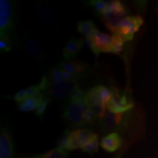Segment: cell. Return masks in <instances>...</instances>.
I'll use <instances>...</instances> for the list:
<instances>
[{"instance_id":"24","label":"cell","mask_w":158,"mask_h":158,"mask_svg":"<svg viewBox=\"0 0 158 158\" xmlns=\"http://www.w3.org/2000/svg\"><path fill=\"white\" fill-rule=\"evenodd\" d=\"M107 3L104 1H101V0H97V1H92L90 2L91 5L94 7V9L97 11L98 14L102 15L103 11L106 9V6H107Z\"/></svg>"},{"instance_id":"26","label":"cell","mask_w":158,"mask_h":158,"mask_svg":"<svg viewBox=\"0 0 158 158\" xmlns=\"http://www.w3.org/2000/svg\"><path fill=\"white\" fill-rule=\"evenodd\" d=\"M97 119H98V118L90 108L84 114L85 126L92 125L96 122Z\"/></svg>"},{"instance_id":"7","label":"cell","mask_w":158,"mask_h":158,"mask_svg":"<svg viewBox=\"0 0 158 158\" xmlns=\"http://www.w3.org/2000/svg\"><path fill=\"white\" fill-rule=\"evenodd\" d=\"M143 19L139 15L127 16L118 25L115 33L121 36L124 42H128L133 38L134 35L143 24Z\"/></svg>"},{"instance_id":"6","label":"cell","mask_w":158,"mask_h":158,"mask_svg":"<svg viewBox=\"0 0 158 158\" xmlns=\"http://www.w3.org/2000/svg\"><path fill=\"white\" fill-rule=\"evenodd\" d=\"M80 86L78 80H63L59 84L51 86L48 90L45 91V97H50L51 98L56 100L64 99L72 96Z\"/></svg>"},{"instance_id":"4","label":"cell","mask_w":158,"mask_h":158,"mask_svg":"<svg viewBox=\"0 0 158 158\" xmlns=\"http://www.w3.org/2000/svg\"><path fill=\"white\" fill-rule=\"evenodd\" d=\"M89 109L85 100L79 101H70L64 113V117L74 127L85 126L84 114Z\"/></svg>"},{"instance_id":"21","label":"cell","mask_w":158,"mask_h":158,"mask_svg":"<svg viewBox=\"0 0 158 158\" xmlns=\"http://www.w3.org/2000/svg\"><path fill=\"white\" fill-rule=\"evenodd\" d=\"M99 148V141H98V136L97 135L92 141H91L87 145L83 147L81 150L84 152H86L89 155H92L94 153H96L98 151Z\"/></svg>"},{"instance_id":"25","label":"cell","mask_w":158,"mask_h":158,"mask_svg":"<svg viewBox=\"0 0 158 158\" xmlns=\"http://www.w3.org/2000/svg\"><path fill=\"white\" fill-rule=\"evenodd\" d=\"M13 42L7 37H0V49L3 52H8L11 50Z\"/></svg>"},{"instance_id":"3","label":"cell","mask_w":158,"mask_h":158,"mask_svg":"<svg viewBox=\"0 0 158 158\" xmlns=\"http://www.w3.org/2000/svg\"><path fill=\"white\" fill-rule=\"evenodd\" d=\"M15 11L9 0L0 1V37H7L13 42Z\"/></svg>"},{"instance_id":"2","label":"cell","mask_w":158,"mask_h":158,"mask_svg":"<svg viewBox=\"0 0 158 158\" xmlns=\"http://www.w3.org/2000/svg\"><path fill=\"white\" fill-rule=\"evenodd\" d=\"M101 15L102 21L112 34L115 33L118 25L127 17V11L123 4L116 0L107 3V6Z\"/></svg>"},{"instance_id":"15","label":"cell","mask_w":158,"mask_h":158,"mask_svg":"<svg viewBox=\"0 0 158 158\" xmlns=\"http://www.w3.org/2000/svg\"><path fill=\"white\" fill-rule=\"evenodd\" d=\"M102 85H98L87 92L85 95L84 100L87 102L89 107L97 106V105H105L102 98Z\"/></svg>"},{"instance_id":"10","label":"cell","mask_w":158,"mask_h":158,"mask_svg":"<svg viewBox=\"0 0 158 158\" xmlns=\"http://www.w3.org/2000/svg\"><path fill=\"white\" fill-rule=\"evenodd\" d=\"M14 147L10 133L5 127L1 128L0 134V158H13Z\"/></svg>"},{"instance_id":"9","label":"cell","mask_w":158,"mask_h":158,"mask_svg":"<svg viewBox=\"0 0 158 158\" xmlns=\"http://www.w3.org/2000/svg\"><path fill=\"white\" fill-rule=\"evenodd\" d=\"M111 98L106 104V109L112 113L122 114L126 113L133 107V104L127 101L126 96L120 95V94L114 91H111Z\"/></svg>"},{"instance_id":"20","label":"cell","mask_w":158,"mask_h":158,"mask_svg":"<svg viewBox=\"0 0 158 158\" xmlns=\"http://www.w3.org/2000/svg\"><path fill=\"white\" fill-rule=\"evenodd\" d=\"M38 12L40 17L46 21H52L55 19V13L48 5L40 3L38 5Z\"/></svg>"},{"instance_id":"18","label":"cell","mask_w":158,"mask_h":158,"mask_svg":"<svg viewBox=\"0 0 158 158\" xmlns=\"http://www.w3.org/2000/svg\"><path fill=\"white\" fill-rule=\"evenodd\" d=\"M68 157V151L61 147H57L51 151L47 152L43 155H40L34 157H23V158H67Z\"/></svg>"},{"instance_id":"8","label":"cell","mask_w":158,"mask_h":158,"mask_svg":"<svg viewBox=\"0 0 158 158\" xmlns=\"http://www.w3.org/2000/svg\"><path fill=\"white\" fill-rule=\"evenodd\" d=\"M125 113L115 114L106 109L101 119L99 120L105 131H114L120 130L124 123Z\"/></svg>"},{"instance_id":"27","label":"cell","mask_w":158,"mask_h":158,"mask_svg":"<svg viewBox=\"0 0 158 158\" xmlns=\"http://www.w3.org/2000/svg\"><path fill=\"white\" fill-rule=\"evenodd\" d=\"M85 95H86L85 91L82 89L78 88L70 97V101H79V100H84Z\"/></svg>"},{"instance_id":"23","label":"cell","mask_w":158,"mask_h":158,"mask_svg":"<svg viewBox=\"0 0 158 158\" xmlns=\"http://www.w3.org/2000/svg\"><path fill=\"white\" fill-rule=\"evenodd\" d=\"M49 103V98L45 97V98L42 100V102L40 103L36 109H35V114L40 118H42L43 115H44L46 108L48 107V105Z\"/></svg>"},{"instance_id":"13","label":"cell","mask_w":158,"mask_h":158,"mask_svg":"<svg viewBox=\"0 0 158 158\" xmlns=\"http://www.w3.org/2000/svg\"><path fill=\"white\" fill-rule=\"evenodd\" d=\"M61 70L68 71L69 73L77 75H82L84 73L85 70L88 68L87 63L81 60H65L62 61L58 65Z\"/></svg>"},{"instance_id":"14","label":"cell","mask_w":158,"mask_h":158,"mask_svg":"<svg viewBox=\"0 0 158 158\" xmlns=\"http://www.w3.org/2000/svg\"><path fill=\"white\" fill-rule=\"evenodd\" d=\"M23 47L29 56L35 59H40L43 57L44 53L41 48L40 45L34 38H27L23 43Z\"/></svg>"},{"instance_id":"22","label":"cell","mask_w":158,"mask_h":158,"mask_svg":"<svg viewBox=\"0 0 158 158\" xmlns=\"http://www.w3.org/2000/svg\"><path fill=\"white\" fill-rule=\"evenodd\" d=\"M113 38V43H112V47H113V54H118L122 50L124 45V41L119 35L113 34L112 35Z\"/></svg>"},{"instance_id":"19","label":"cell","mask_w":158,"mask_h":158,"mask_svg":"<svg viewBox=\"0 0 158 158\" xmlns=\"http://www.w3.org/2000/svg\"><path fill=\"white\" fill-rule=\"evenodd\" d=\"M44 76L49 85V88L63 81L62 76H61V70L59 67L51 69L48 73L44 75Z\"/></svg>"},{"instance_id":"16","label":"cell","mask_w":158,"mask_h":158,"mask_svg":"<svg viewBox=\"0 0 158 158\" xmlns=\"http://www.w3.org/2000/svg\"><path fill=\"white\" fill-rule=\"evenodd\" d=\"M45 98H40L36 97H31V98H27L24 101L19 104V108L20 110L23 112L31 111L32 110H35L38 107V106L42 102V100Z\"/></svg>"},{"instance_id":"11","label":"cell","mask_w":158,"mask_h":158,"mask_svg":"<svg viewBox=\"0 0 158 158\" xmlns=\"http://www.w3.org/2000/svg\"><path fill=\"white\" fill-rule=\"evenodd\" d=\"M84 45V40L78 37H73L67 43L62 51V55L67 60H72L79 51L81 50Z\"/></svg>"},{"instance_id":"1","label":"cell","mask_w":158,"mask_h":158,"mask_svg":"<svg viewBox=\"0 0 158 158\" xmlns=\"http://www.w3.org/2000/svg\"><path fill=\"white\" fill-rule=\"evenodd\" d=\"M98 135L91 129L88 128H78L67 134L62 138L59 147L66 151L81 149L86 146L91 141Z\"/></svg>"},{"instance_id":"12","label":"cell","mask_w":158,"mask_h":158,"mask_svg":"<svg viewBox=\"0 0 158 158\" xmlns=\"http://www.w3.org/2000/svg\"><path fill=\"white\" fill-rule=\"evenodd\" d=\"M122 143L120 135L116 132H112L102 138L100 147L105 151L108 152H114L119 149Z\"/></svg>"},{"instance_id":"5","label":"cell","mask_w":158,"mask_h":158,"mask_svg":"<svg viewBox=\"0 0 158 158\" xmlns=\"http://www.w3.org/2000/svg\"><path fill=\"white\" fill-rule=\"evenodd\" d=\"M112 36L95 29L90 37L86 39V44L97 56L101 52L113 53Z\"/></svg>"},{"instance_id":"28","label":"cell","mask_w":158,"mask_h":158,"mask_svg":"<svg viewBox=\"0 0 158 158\" xmlns=\"http://www.w3.org/2000/svg\"><path fill=\"white\" fill-rule=\"evenodd\" d=\"M27 98H28V97L27 95L25 89L19 91V92H17L14 96V100L18 104L21 103V102L24 101L25 100H27Z\"/></svg>"},{"instance_id":"17","label":"cell","mask_w":158,"mask_h":158,"mask_svg":"<svg viewBox=\"0 0 158 158\" xmlns=\"http://www.w3.org/2000/svg\"><path fill=\"white\" fill-rule=\"evenodd\" d=\"M95 29H97L95 25L92 21H81L78 22L77 31L84 34L86 39L89 38Z\"/></svg>"}]
</instances>
